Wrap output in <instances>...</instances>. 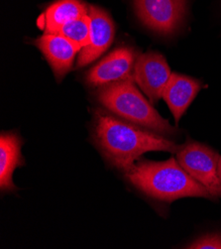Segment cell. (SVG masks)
I'll list each match as a JSON object with an SVG mask.
<instances>
[{
  "label": "cell",
  "instance_id": "cell-9",
  "mask_svg": "<svg viewBox=\"0 0 221 249\" xmlns=\"http://www.w3.org/2000/svg\"><path fill=\"white\" fill-rule=\"evenodd\" d=\"M49 65L51 66L57 80L63 79L71 69L77 53L81 48L60 34H46L34 41Z\"/></svg>",
  "mask_w": 221,
  "mask_h": 249
},
{
  "label": "cell",
  "instance_id": "cell-5",
  "mask_svg": "<svg viewBox=\"0 0 221 249\" xmlns=\"http://www.w3.org/2000/svg\"><path fill=\"white\" fill-rule=\"evenodd\" d=\"M134 5L143 24L162 35L175 33L186 14V0H134Z\"/></svg>",
  "mask_w": 221,
  "mask_h": 249
},
{
  "label": "cell",
  "instance_id": "cell-10",
  "mask_svg": "<svg viewBox=\"0 0 221 249\" xmlns=\"http://www.w3.org/2000/svg\"><path fill=\"white\" fill-rule=\"evenodd\" d=\"M202 88L200 81L185 74L171 72L163 98L178 123Z\"/></svg>",
  "mask_w": 221,
  "mask_h": 249
},
{
  "label": "cell",
  "instance_id": "cell-14",
  "mask_svg": "<svg viewBox=\"0 0 221 249\" xmlns=\"http://www.w3.org/2000/svg\"><path fill=\"white\" fill-rule=\"evenodd\" d=\"M189 249H221V233H208L205 234L189 245Z\"/></svg>",
  "mask_w": 221,
  "mask_h": 249
},
{
  "label": "cell",
  "instance_id": "cell-1",
  "mask_svg": "<svg viewBox=\"0 0 221 249\" xmlns=\"http://www.w3.org/2000/svg\"><path fill=\"white\" fill-rule=\"evenodd\" d=\"M95 141L105 158L126 173L143 154L151 151L178 153L182 145L146 128L98 111L94 121Z\"/></svg>",
  "mask_w": 221,
  "mask_h": 249
},
{
  "label": "cell",
  "instance_id": "cell-2",
  "mask_svg": "<svg viewBox=\"0 0 221 249\" xmlns=\"http://www.w3.org/2000/svg\"><path fill=\"white\" fill-rule=\"evenodd\" d=\"M127 180L145 195L163 202H174L185 196H213L193 179L175 158L167 161H138L125 173Z\"/></svg>",
  "mask_w": 221,
  "mask_h": 249
},
{
  "label": "cell",
  "instance_id": "cell-15",
  "mask_svg": "<svg viewBox=\"0 0 221 249\" xmlns=\"http://www.w3.org/2000/svg\"><path fill=\"white\" fill-rule=\"evenodd\" d=\"M218 177L221 184V156L219 157V161H218Z\"/></svg>",
  "mask_w": 221,
  "mask_h": 249
},
{
  "label": "cell",
  "instance_id": "cell-13",
  "mask_svg": "<svg viewBox=\"0 0 221 249\" xmlns=\"http://www.w3.org/2000/svg\"><path fill=\"white\" fill-rule=\"evenodd\" d=\"M58 34L75 43L81 49L89 44L90 17L87 14L65 24Z\"/></svg>",
  "mask_w": 221,
  "mask_h": 249
},
{
  "label": "cell",
  "instance_id": "cell-8",
  "mask_svg": "<svg viewBox=\"0 0 221 249\" xmlns=\"http://www.w3.org/2000/svg\"><path fill=\"white\" fill-rule=\"evenodd\" d=\"M90 17L89 44L79 54L77 68H83L100 58L110 47L114 38V24L106 11L96 6H89Z\"/></svg>",
  "mask_w": 221,
  "mask_h": 249
},
{
  "label": "cell",
  "instance_id": "cell-6",
  "mask_svg": "<svg viewBox=\"0 0 221 249\" xmlns=\"http://www.w3.org/2000/svg\"><path fill=\"white\" fill-rule=\"evenodd\" d=\"M170 76V67L160 53L147 52L136 59L133 70L134 82L148 96L152 105H156L163 97Z\"/></svg>",
  "mask_w": 221,
  "mask_h": 249
},
{
  "label": "cell",
  "instance_id": "cell-3",
  "mask_svg": "<svg viewBox=\"0 0 221 249\" xmlns=\"http://www.w3.org/2000/svg\"><path fill=\"white\" fill-rule=\"evenodd\" d=\"M134 83L132 77L104 86L97 91L98 101L111 112L138 126L163 136L175 135L177 128L158 113Z\"/></svg>",
  "mask_w": 221,
  "mask_h": 249
},
{
  "label": "cell",
  "instance_id": "cell-12",
  "mask_svg": "<svg viewBox=\"0 0 221 249\" xmlns=\"http://www.w3.org/2000/svg\"><path fill=\"white\" fill-rule=\"evenodd\" d=\"M21 147L22 140L16 133H1L0 136V188L3 192L16 190L12 177L15 169L24 165Z\"/></svg>",
  "mask_w": 221,
  "mask_h": 249
},
{
  "label": "cell",
  "instance_id": "cell-7",
  "mask_svg": "<svg viewBox=\"0 0 221 249\" xmlns=\"http://www.w3.org/2000/svg\"><path fill=\"white\" fill-rule=\"evenodd\" d=\"M135 62L134 50L118 48L87 71L86 83L90 87H104L132 78Z\"/></svg>",
  "mask_w": 221,
  "mask_h": 249
},
{
  "label": "cell",
  "instance_id": "cell-11",
  "mask_svg": "<svg viewBox=\"0 0 221 249\" xmlns=\"http://www.w3.org/2000/svg\"><path fill=\"white\" fill-rule=\"evenodd\" d=\"M89 6L83 0H57L38 18V27L46 34H58L68 22L88 13Z\"/></svg>",
  "mask_w": 221,
  "mask_h": 249
},
{
  "label": "cell",
  "instance_id": "cell-4",
  "mask_svg": "<svg viewBox=\"0 0 221 249\" xmlns=\"http://www.w3.org/2000/svg\"><path fill=\"white\" fill-rule=\"evenodd\" d=\"M219 154L207 145L187 139L177 153V160L189 175L204 186L212 196H221L218 177Z\"/></svg>",
  "mask_w": 221,
  "mask_h": 249
}]
</instances>
